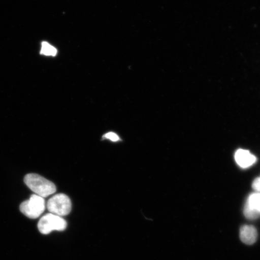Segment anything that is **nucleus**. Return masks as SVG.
<instances>
[{
	"instance_id": "obj_1",
	"label": "nucleus",
	"mask_w": 260,
	"mask_h": 260,
	"mask_svg": "<svg viewBox=\"0 0 260 260\" xmlns=\"http://www.w3.org/2000/svg\"><path fill=\"white\" fill-rule=\"evenodd\" d=\"M24 183L36 194L46 198L56 191V187L51 181L37 174H28L24 177Z\"/></svg>"
},
{
	"instance_id": "obj_3",
	"label": "nucleus",
	"mask_w": 260,
	"mask_h": 260,
	"mask_svg": "<svg viewBox=\"0 0 260 260\" xmlns=\"http://www.w3.org/2000/svg\"><path fill=\"white\" fill-rule=\"evenodd\" d=\"M47 207L51 213L61 217L70 214L72 209V203L67 194L59 193L48 200Z\"/></svg>"
},
{
	"instance_id": "obj_10",
	"label": "nucleus",
	"mask_w": 260,
	"mask_h": 260,
	"mask_svg": "<svg viewBox=\"0 0 260 260\" xmlns=\"http://www.w3.org/2000/svg\"><path fill=\"white\" fill-rule=\"evenodd\" d=\"M252 186L253 190H255L256 192L260 193V177L256 178L253 180Z\"/></svg>"
},
{
	"instance_id": "obj_2",
	"label": "nucleus",
	"mask_w": 260,
	"mask_h": 260,
	"mask_svg": "<svg viewBox=\"0 0 260 260\" xmlns=\"http://www.w3.org/2000/svg\"><path fill=\"white\" fill-rule=\"evenodd\" d=\"M19 209L21 213L28 218H38L45 209L44 198L36 194H32L30 199L21 204Z\"/></svg>"
},
{
	"instance_id": "obj_4",
	"label": "nucleus",
	"mask_w": 260,
	"mask_h": 260,
	"mask_svg": "<svg viewBox=\"0 0 260 260\" xmlns=\"http://www.w3.org/2000/svg\"><path fill=\"white\" fill-rule=\"evenodd\" d=\"M38 230L43 235H48L53 231H64L67 223L62 217L56 214L48 213L42 217L38 225Z\"/></svg>"
},
{
	"instance_id": "obj_7",
	"label": "nucleus",
	"mask_w": 260,
	"mask_h": 260,
	"mask_svg": "<svg viewBox=\"0 0 260 260\" xmlns=\"http://www.w3.org/2000/svg\"><path fill=\"white\" fill-rule=\"evenodd\" d=\"M240 237L244 243L251 245L254 243L257 239V232L254 226L244 225L240 229Z\"/></svg>"
},
{
	"instance_id": "obj_8",
	"label": "nucleus",
	"mask_w": 260,
	"mask_h": 260,
	"mask_svg": "<svg viewBox=\"0 0 260 260\" xmlns=\"http://www.w3.org/2000/svg\"><path fill=\"white\" fill-rule=\"evenodd\" d=\"M57 50L56 48L52 46L48 42H43L42 43L41 54L47 56H56Z\"/></svg>"
},
{
	"instance_id": "obj_9",
	"label": "nucleus",
	"mask_w": 260,
	"mask_h": 260,
	"mask_svg": "<svg viewBox=\"0 0 260 260\" xmlns=\"http://www.w3.org/2000/svg\"><path fill=\"white\" fill-rule=\"evenodd\" d=\"M104 138L108 139L112 142H118L120 140L119 136L116 133L113 132L107 133V134L104 136Z\"/></svg>"
},
{
	"instance_id": "obj_6",
	"label": "nucleus",
	"mask_w": 260,
	"mask_h": 260,
	"mask_svg": "<svg viewBox=\"0 0 260 260\" xmlns=\"http://www.w3.org/2000/svg\"><path fill=\"white\" fill-rule=\"evenodd\" d=\"M236 161L240 167L248 168L256 161V158L248 150L239 149L235 154Z\"/></svg>"
},
{
	"instance_id": "obj_5",
	"label": "nucleus",
	"mask_w": 260,
	"mask_h": 260,
	"mask_svg": "<svg viewBox=\"0 0 260 260\" xmlns=\"http://www.w3.org/2000/svg\"><path fill=\"white\" fill-rule=\"evenodd\" d=\"M244 214L246 218L251 220L257 219L260 216V193L249 195L244 208Z\"/></svg>"
}]
</instances>
